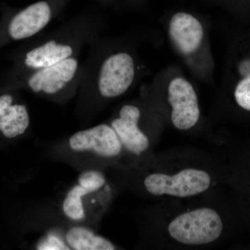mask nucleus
<instances>
[{"label": "nucleus", "instance_id": "nucleus-7", "mask_svg": "<svg viewBox=\"0 0 250 250\" xmlns=\"http://www.w3.org/2000/svg\"><path fill=\"white\" fill-rule=\"evenodd\" d=\"M141 111L134 105H125L119 117L111 122V126L119 138L126 155L139 158L150 147V141L139 127Z\"/></svg>", "mask_w": 250, "mask_h": 250}, {"label": "nucleus", "instance_id": "nucleus-3", "mask_svg": "<svg viewBox=\"0 0 250 250\" xmlns=\"http://www.w3.org/2000/svg\"><path fill=\"white\" fill-rule=\"evenodd\" d=\"M223 230L221 215L209 207L185 210L171 219L166 227L172 241L188 247L211 244L221 237Z\"/></svg>", "mask_w": 250, "mask_h": 250}, {"label": "nucleus", "instance_id": "nucleus-12", "mask_svg": "<svg viewBox=\"0 0 250 250\" xmlns=\"http://www.w3.org/2000/svg\"><path fill=\"white\" fill-rule=\"evenodd\" d=\"M64 241L69 250H114L116 245L107 238L97 234L91 229L82 224H75L64 233Z\"/></svg>", "mask_w": 250, "mask_h": 250}, {"label": "nucleus", "instance_id": "nucleus-8", "mask_svg": "<svg viewBox=\"0 0 250 250\" xmlns=\"http://www.w3.org/2000/svg\"><path fill=\"white\" fill-rule=\"evenodd\" d=\"M77 69V62L75 59H64L34 74L29 81V87L35 93L43 92L54 95L62 90L73 79Z\"/></svg>", "mask_w": 250, "mask_h": 250}, {"label": "nucleus", "instance_id": "nucleus-15", "mask_svg": "<svg viewBox=\"0 0 250 250\" xmlns=\"http://www.w3.org/2000/svg\"><path fill=\"white\" fill-rule=\"evenodd\" d=\"M238 71L242 78L250 76V58L243 59L239 62Z\"/></svg>", "mask_w": 250, "mask_h": 250}, {"label": "nucleus", "instance_id": "nucleus-11", "mask_svg": "<svg viewBox=\"0 0 250 250\" xmlns=\"http://www.w3.org/2000/svg\"><path fill=\"white\" fill-rule=\"evenodd\" d=\"M30 123L24 105L13 104L11 95L0 97V132L6 139H12L24 134Z\"/></svg>", "mask_w": 250, "mask_h": 250}, {"label": "nucleus", "instance_id": "nucleus-9", "mask_svg": "<svg viewBox=\"0 0 250 250\" xmlns=\"http://www.w3.org/2000/svg\"><path fill=\"white\" fill-rule=\"evenodd\" d=\"M169 33L174 45L184 54L196 52L204 36L201 23L186 13H178L172 18Z\"/></svg>", "mask_w": 250, "mask_h": 250}, {"label": "nucleus", "instance_id": "nucleus-10", "mask_svg": "<svg viewBox=\"0 0 250 250\" xmlns=\"http://www.w3.org/2000/svg\"><path fill=\"white\" fill-rule=\"evenodd\" d=\"M51 10L45 1L31 5L16 15L9 24L10 36L14 40L35 35L48 24Z\"/></svg>", "mask_w": 250, "mask_h": 250}, {"label": "nucleus", "instance_id": "nucleus-4", "mask_svg": "<svg viewBox=\"0 0 250 250\" xmlns=\"http://www.w3.org/2000/svg\"><path fill=\"white\" fill-rule=\"evenodd\" d=\"M212 184V174L198 167L157 170L147 173L143 179L145 190L154 197H195L209 190Z\"/></svg>", "mask_w": 250, "mask_h": 250}, {"label": "nucleus", "instance_id": "nucleus-6", "mask_svg": "<svg viewBox=\"0 0 250 250\" xmlns=\"http://www.w3.org/2000/svg\"><path fill=\"white\" fill-rule=\"evenodd\" d=\"M134 78V61L131 56L126 53L114 54L102 66L99 90L104 98H116L127 90Z\"/></svg>", "mask_w": 250, "mask_h": 250}, {"label": "nucleus", "instance_id": "nucleus-5", "mask_svg": "<svg viewBox=\"0 0 250 250\" xmlns=\"http://www.w3.org/2000/svg\"><path fill=\"white\" fill-rule=\"evenodd\" d=\"M167 99L172 108L171 121L177 129L186 131L196 125L200 109L191 83L185 79H174L169 84Z\"/></svg>", "mask_w": 250, "mask_h": 250}, {"label": "nucleus", "instance_id": "nucleus-13", "mask_svg": "<svg viewBox=\"0 0 250 250\" xmlns=\"http://www.w3.org/2000/svg\"><path fill=\"white\" fill-rule=\"evenodd\" d=\"M72 54L70 46L59 45L55 41H51L28 52L24 62L28 67L43 69L68 58Z\"/></svg>", "mask_w": 250, "mask_h": 250}, {"label": "nucleus", "instance_id": "nucleus-14", "mask_svg": "<svg viewBox=\"0 0 250 250\" xmlns=\"http://www.w3.org/2000/svg\"><path fill=\"white\" fill-rule=\"evenodd\" d=\"M234 99L238 106L250 112V76L242 78L234 90Z\"/></svg>", "mask_w": 250, "mask_h": 250}, {"label": "nucleus", "instance_id": "nucleus-2", "mask_svg": "<svg viewBox=\"0 0 250 250\" xmlns=\"http://www.w3.org/2000/svg\"><path fill=\"white\" fill-rule=\"evenodd\" d=\"M107 179L99 168L81 171L76 184L64 196L61 205L62 214L74 224L88 223L100 215L105 207L108 188Z\"/></svg>", "mask_w": 250, "mask_h": 250}, {"label": "nucleus", "instance_id": "nucleus-1", "mask_svg": "<svg viewBox=\"0 0 250 250\" xmlns=\"http://www.w3.org/2000/svg\"><path fill=\"white\" fill-rule=\"evenodd\" d=\"M59 152L83 170L116 164L126 154L116 133L106 124L77 131L59 146Z\"/></svg>", "mask_w": 250, "mask_h": 250}]
</instances>
